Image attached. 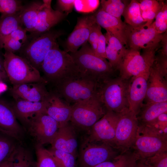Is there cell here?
Returning a JSON list of instances; mask_svg holds the SVG:
<instances>
[{
	"label": "cell",
	"instance_id": "obj_28",
	"mask_svg": "<svg viewBox=\"0 0 167 167\" xmlns=\"http://www.w3.org/2000/svg\"><path fill=\"white\" fill-rule=\"evenodd\" d=\"M139 160L135 152L127 150L117 155L112 159L103 162L94 167H135Z\"/></svg>",
	"mask_w": 167,
	"mask_h": 167
},
{
	"label": "cell",
	"instance_id": "obj_38",
	"mask_svg": "<svg viewBox=\"0 0 167 167\" xmlns=\"http://www.w3.org/2000/svg\"><path fill=\"white\" fill-rule=\"evenodd\" d=\"M104 35L106 44L109 45L117 52L122 61L126 54L127 49L118 38L108 32H106Z\"/></svg>",
	"mask_w": 167,
	"mask_h": 167
},
{
	"label": "cell",
	"instance_id": "obj_34",
	"mask_svg": "<svg viewBox=\"0 0 167 167\" xmlns=\"http://www.w3.org/2000/svg\"><path fill=\"white\" fill-rule=\"evenodd\" d=\"M36 167H58L49 150L43 146L35 145Z\"/></svg>",
	"mask_w": 167,
	"mask_h": 167
},
{
	"label": "cell",
	"instance_id": "obj_25",
	"mask_svg": "<svg viewBox=\"0 0 167 167\" xmlns=\"http://www.w3.org/2000/svg\"><path fill=\"white\" fill-rule=\"evenodd\" d=\"M43 3V2L34 1L24 6L20 13V18L23 26L27 32L30 33L35 29L38 13Z\"/></svg>",
	"mask_w": 167,
	"mask_h": 167
},
{
	"label": "cell",
	"instance_id": "obj_36",
	"mask_svg": "<svg viewBox=\"0 0 167 167\" xmlns=\"http://www.w3.org/2000/svg\"><path fill=\"white\" fill-rule=\"evenodd\" d=\"M155 21L152 23L156 31L162 34L167 29V4L164 2L162 7L157 13Z\"/></svg>",
	"mask_w": 167,
	"mask_h": 167
},
{
	"label": "cell",
	"instance_id": "obj_51",
	"mask_svg": "<svg viewBox=\"0 0 167 167\" xmlns=\"http://www.w3.org/2000/svg\"><path fill=\"white\" fill-rule=\"evenodd\" d=\"M139 161H138V164L139 167H151L145 163L142 160H139Z\"/></svg>",
	"mask_w": 167,
	"mask_h": 167
},
{
	"label": "cell",
	"instance_id": "obj_5",
	"mask_svg": "<svg viewBox=\"0 0 167 167\" xmlns=\"http://www.w3.org/2000/svg\"><path fill=\"white\" fill-rule=\"evenodd\" d=\"M3 56L4 70L13 85L45 81L39 71L24 58L7 51H5Z\"/></svg>",
	"mask_w": 167,
	"mask_h": 167
},
{
	"label": "cell",
	"instance_id": "obj_14",
	"mask_svg": "<svg viewBox=\"0 0 167 167\" xmlns=\"http://www.w3.org/2000/svg\"><path fill=\"white\" fill-rule=\"evenodd\" d=\"M119 117V113L107 111L88 131V135L85 139L89 142L105 143L115 148V130Z\"/></svg>",
	"mask_w": 167,
	"mask_h": 167
},
{
	"label": "cell",
	"instance_id": "obj_40",
	"mask_svg": "<svg viewBox=\"0 0 167 167\" xmlns=\"http://www.w3.org/2000/svg\"><path fill=\"white\" fill-rule=\"evenodd\" d=\"M101 28L95 23L92 26L88 41L93 52L95 54L96 52L99 38L101 32Z\"/></svg>",
	"mask_w": 167,
	"mask_h": 167
},
{
	"label": "cell",
	"instance_id": "obj_6",
	"mask_svg": "<svg viewBox=\"0 0 167 167\" xmlns=\"http://www.w3.org/2000/svg\"><path fill=\"white\" fill-rule=\"evenodd\" d=\"M139 160L167 151V136L148 125H139L132 146Z\"/></svg>",
	"mask_w": 167,
	"mask_h": 167
},
{
	"label": "cell",
	"instance_id": "obj_13",
	"mask_svg": "<svg viewBox=\"0 0 167 167\" xmlns=\"http://www.w3.org/2000/svg\"><path fill=\"white\" fill-rule=\"evenodd\" d=\"M138 126L137 115L129 109L119 113L115 130V148L124 151L132 147Z\"/></svg>",
	"mask_w": 167,
	"mask_h": 167
},
{
	"label": "cell",
	"instance_id": "obj_42",
	"mask_svg": "<svg viewBox=\"0 0 167 167\" xmlns=\"http://www.w3.org/2000/svg\"><path fill=\"white\" fill-rule=\"evenodd\" d=\"M164 3L163 1H161V3L158 6L149 10L141 12L142 17L146 22L144 24L145 25L148 26L152 24L153 20L162 7Z\"/></svg>",
	"mask_w": 167,
	"mask_h": 167
},
{
	"label": "cell",
	"instance_id": "obj_21",
	"mask_svg": "<svg viewBox=\"0 0 167 167\" xmlns=\"http://www.w3.org/2000/svg\"><path fill=\"white\" fill-rule=\"evenodd\" d=\"M45 81L30 82L13 85L11 89L14 99H21L32 102L43 101L49 91L46 88Z\"/></svg>",
	"mask_w": 167,
	"mask_h": 167
},
{
	"label": "cell",
	"instance_id": "obj_39",
	"mask_svg": "<svg viewBox=\"0 0 167 167\" xmlns=\"http://www.w3.org/2000/svg\"><path fill=\"white\" fill-rule=\"evenodd\" d=\"M25 44L22 42L11 39H0V48L14 54L19 52Z\"/></svg>",
	"mask_w": 167,
	"mask_h": 167
},
{
	"label": "cell",
	"instance_id": "obj_26",
	"mask_svg": "<svg viewBox=\"0 0 167 167\" xmlns=\"http://www.w3.org/2000/svg\"><path fill=\"white\" fill-rule=\"evenodd\" d=\"M10 167H36V161L31 152L19 143L11 155Z\"/></svg>",
	"mask_w": 167,
	"mask_h": 167
},
{
	"label": "cell",
	"instance_id": "obj_3",
	"mask_svg": "<svg viewBox=\"0 0 167 167\" xmlns=\"http://www.w3.org/2000/svg\"><path fill=\"white\" fill-rule=\"evenodd\" d=\"M80 72L101 83L116 76L115 71L106 59L96 55L86 42L74 53H70Z\"/></svg>",
	"mask_w": 167,
	"mask_h": 167
},
{
	"label": "cell",
	"instance_id": "obj_20",
	"mask_svg": "<svg viewBox=\"0 0 167 167\" xmlns=\"http://www.w3.org/2000/svg\"><path fill=\"white\" fill-rule=\"evenodd\" d=\"M44 101L46 113L58 122L59 128L70 122L72 113L71 105L51 91Z\"/></svg>",
	"mask_w": 167,
	"mask_h": 167
},
{
	"label": "cell",
	"instance_id": "obj_11",
	"mask_svg": "<svg viewBox=\"0 0 167 167\" xmlns=\"http://www.w3.org/2000/svg\"><path fill=\"white\" fill-rule=\"evenodd\" d=\"M114 148L108 144L84 139L79 155V167H94L112 159L118 155Z\"/></svg>",
	"mask_w": 167,
	"mask_h": 167
},
{
	"label": "cell",
	"instance_id": "obj_10",
	"mask_svg": "<svg viewBox=\"0 0 167 167\" xmlns=\"http://www.w3.org/2000/svg\"><path fill=\"white\" fill-rule=\"evenodd\" d=\"M125 34L128 49L138 50L159 45L163 35L156 31L152 23L135 27L126 24Z\"/></svg>",
	"mask_w": 167,
	"mask_h": 167
},
{
	"label": "cell",
	"instance_id": "obj_35",
	"mask_svg": "<svg viewBox=\"0 0 167 167\" xmlns=\"http://www.w3.org/2000/svg\"><path fill=\"white\" fill-rule=\"evenodd\" d=\"M22 2L18 0H0V18L19 13L23 8Z\"/></svg>",
	"mask_w": 167,
	"mask_h": 167
},
{
	"label": "cell",
	"instance_id": "obj_29",
	"mask_svg": "<svg viewBox=\"0 0 167 167\" xmlns=\"http://www.w3.org/2000/svg\"><path fill=\"white\" fill-rule=\"evenodd\" d=\"M122 15L125 23L131 26L138 27L146 23L142 17L138 1L131 0L126 6Z\"/></svg>",
	"mask_w": 167,
	"mask_h": 167
},
{
	"label": "cell",
	"instance_id": "obj_1",
	"mask_svg": "<svg viewBox=\"0 0 167 167\" xmlns=\"http://www.w3.org/2000/svg\"><path fill=\"white\" fill-rule=\"evenodd\" d=\"M40 71L47 84L53 86L80 72L70 54L61 50L57 41L45 57Z\"/></svg>",
	"mask_w": 167,
	"mask_h": 167
},
{
	"label": "cell",
	"instance_id": "obj_15",
	"mask_svg": "<svg viewBox=\"0 0 167 167\" xmlns=\"http://www.w3.org/2000/svg\"><path fill=\"white\" fill-rule=\"evenodd\" d=\"M166 75L154 60L150 70L145 99L147 103L167 101Z\"/></svg>",
	"mask_w": 167,
	"mask_h": 167
},
{
	"label": "cell",
	"instance_id": "obj_49",
	"mask_svg": "<svg viewBox=\"0 0 167 167\" xmlns=\"http://www.w3.org/2000/svg\"><path fill=\"white\" fill-rule=\"evenodd\" d=\"M7 89V85L0 76V95L6 91Z\"/></svg>",
	"mask_w": 167,
	"mask_h": 167
},
{
	"label": "cell",
	"instance_id": "obj_7",
	"mask_svg": "<svg viewBox=\"0 0 167 167\" xmlns=\"http://www.w3.org/2000/svg\"><path fill=\"white\" fill-rule=\"evenodd\" d=\"M71 106V123L75 128L87 131L107 111L97 93L89 99L75 103Z\"/></svg>",
	"mask_w": 167,
	"mask_h": 167
},
{
	"label": "cell",
	"instance_id": "obj_41",
	"mask_svg": "<svg viewBox=\"0 0 167 167\" xmlns=\"http://www.w3.org/2000/svg\"><path fill=\"white\" fill-rule=\"evenodd\" d=\"M153 127L161 133L167 135V113L160 115L151 123L146 124Z\"/></svg>",
	"mask_w": 167,
	"mask_h": 167
},
{
	"label": "cell",
	"instance_id": "obj_44",
	"mask_svg": "<svg viewBox=\"0 0 167 167\" xmlns=\"http://www.w3.org/2000/svg\"><path fill=\"white\" fill-rule=\"evenodd\" d=\"M106 38L101 32L99 35L95 54L98 56L106 59Z\"/></svg>",
	"mask_w": 167,
	"mask_h": 167
},
{
	"label": "cell",
	"instance_id": "obj_19",
	"mask_svg": "<svg viewBox=\"0 0 167 167\" xmlns=\"http://www.w3.org/2000/svg\"><path fill=\"white\" fill-rule=\"evenodd\" d=\"M149 73L150 71L143 73L130 79L128 92V109L137 116L143 105Z\"/></svg>",
	"mask_w": 167,
	"mask_h": 167
},
{
	"label": "cell",
	"instance_id": "obj_48",
	"mask_svg": "<svg viewBox=\"0 0 167 167\" xmlns=\"http://www.w3.org/2000/svg\"><path fill=\"white\" fill-rule=\"evenodd\" d=\"M4 58L3 56L0 54V76L5 81L8 79L4 67Z\"/></svg>",
	"mask_w": 167,
	"mask_h": 167
},
{
	"label": "cell",
	"instance_id": "obj_52",
	"mask_svg": "<svg viewBox=\"0 0 167 167\" xmlns=\"http://www.w3.org/2000/svg\"><path fill=\"white\" fill-rule=\"evenodd\" d=\"M135 167H139L138 164V161Z\"/></svg>",
	"mask_w": 167,
	"mask_h": 167
},
{
	"label": "cell",
	"instance_id": "obj_45",
	"mask_svg": "<svg viewBox=\"0 0 167 167\" xmlns=\"http://www.w3.org/2000/svg\"><path fill=\"white\" fill-rule=\"evenodd\" d=\"M74 0H58L57 4L60 11L65 12L66 15L71 12L75 6Z\"/></svg>",
	"mask_w": 167,
	"mask_h": 167
},
{
	"label": "cell",
	"instance_id": "obj_18",
	"mask_svg": "<svg viewBox=\"0 0 167 167\" xmlns=\"http://www.w3.org/2000/svg\"><path fill=\"white\" fill-rule=\"evenodd\" d=\"M0 132L22 143L25 131L19 123L11 105L0 99Z\"/></svg>",
	"mask_w": 167,
	"mask_h": 167
},
{
	"label": "cell",
	"instance_id": "obj_31",
	"mask_svg": "<svg viewBox=\"0 0 167 167\" xmlns=\"http://www.w3.org/2000/svg\"><path fill=\"white\" fill-rule=\"evenodd\" d=\"M19 143L13 138L0 132V164L9 160Z\"/></svg>",
	"mask_w": 167,
	"mask_h": 167
},
{
	"label": "cell",
	"instance_id": "obj_32",
	"mask_svg": "<svg viewBox=\"0 0 167 167\" xmlns=\"http://www.w3.org/2000/svg\"><path fill=\"white\" fill-rule=\"evenodd\" d=\"M126 2L121 0H102L101 9L110 15L122 20L121 16L128 4Z\"/></svg>",
	"mask_w": 167,
	"mask_h": 167
},
{
	"label": "cell",
	"instance_id": "obj_8",
	"mask_svg": "<svg viewBox=\"0 0 167 167\" xmlns=\"http://www.w3.org/2000/svg\"><path fill=\"white\" fill-rule=\"evenodd\" d=\"M159 46L143 49L141 54L140 50L128 49L118 69L119 75L124 79H129L150 71Z\"/></svg>",
	"mask_w": 167,
	"mask_h": 167
},
{
	"label": "cell",
	"instance_id": "obj_24",
	"mask_svg": "<svg viewBox=\"0 0 167 167\" xmlns=\"http://www.w3.org/2000/svg\"><path fill=\"white\" fill-rule=\"evenodd\" d=\"M93 15L96 23L101 27L118 38L124 46L126 45L125 34L126 24L101 9H99Z\"/></svg>",
	"mask_w": 167,
	"mask_h": 167
},
{
	"label": "cell",
	"instance_id": "obj_37",
	"mask_svg": "<svg viewBox=\"0 0 167 167\" xmlns=\"http://www.w3.org/2000/svg\"><path fill=\"white\" fill-rule=\"evenodd\" d=\"M142 160L151 167H167V152H159Z\"/></svg>",
	"mask_w": 167,
	"mask_h": 167
},
{
	"label": "cell",
	"instance_id": "obj_12",
	"mask_svg": "<svg viewBox=\"0 0 167 167\" xmlns=\"http://www.w3.org/2000/svg\"><path fill=\"white\" fill-rule=\"evenodd\" d=\"M59 128L58 122L45 113H39L30 120L25 129L35 145L50 144Z\"/></svg>",
	"mask_w": 167,
	"mask_h": 167
},
{
	"label": "cell",
	"instance_id": "obj_30",
	"mask_svg": "<svg viewBox=\"0 0 167 167\" xmlns=\"http://www.w3.org/2000/svg\"><path fill=\"white\" fill-rule=\"evenodd\" d=\"M21 12L15 15L0 18V39L8 35L18 28L23 27L21 19Z\"/></svg>",
	"mask_w": 167,
	"mask_h": 167
},
{
	"label": "cell",
	"instance_id": "obj_50",
	"mask_svg": "<svg viewBox=\"0 0 167 167\" xmlns=\"http://www.w3.org/2000/svg\"><path fill=\"white\" fill-rule=\"evenodd\" d=\"M11 162L10 158L9 160L0 164V167H10Z\"/></svg>",
	"mask_w": 167,
	"mask_h": 167
},
{
	"label": "cell",
	"instance_id": "obj_46",
	"mask_svg": "<svg viewBox=\"0 0 167 167\" xmlns=\"http://www.w3.org/2000/svg\"><path fill=\"white\" fill-rule=\"evenodd\" d=\"M141 12L151 9L159 5L161 1L142 0L138 1Z\"/></svg>",
	"mask_w": 167,
	"mask_h": 167
},
{
	"label": "cell",
	"instance_id": "obj_17",
	"mask_svg": "<svg viewBox=\"0 0 167 167\" xmlns=\"http://www.w3.org/2000/svg\"><path fill=\"white\" fill-rule=\"evenodd\" d=\"M36 27L33 31L28 35V41L34 39L47 32L62 20L66 15L59 10H54L51 7V0H43Z\"/></svg>",
	"mask_w": 167,
	"mask_h": 167
},
{
	"label": "cell",
	"instance_id": "obj_4",
	"mask_svg": "<svg viewBox=\"0 0 167 167\" xmlns=\"http://www.w3.org/2000/svg\"><path fill=\"white\" fill-rule=\"evenodd\" d=\"M130 79L119 75L100 83L97 93L107 111L119 113L128 109V92Z\"/></svg>",
	"mask_w": 167,
	"mask_h": 167
},
{
	"label": "cell",
	"instance_id": "obj_33",
	"mask_svg": "<svg viewBox=\"0 0 167 167\" xmlns=\"http://www.w3.org/2000/svg\"><path fill=\"white\" fill-rule=\"evenodd\" d=\"M49 150L58 167H76V157L74 155L51 148Z\"/></svg>",
	"mask_w": 167,
	"mask_h": 167
},
{
	"label": "cell",
	"instance_id": "obj_23",
	"mask_svg": "<svg viewBox=\"0 0 167 167\" xmlns=\"http://www.w3.org/2000/svg\"><path fill=\"white\" fill-rule=\"evenodd\" d=\"M75 127L69 122L59 128L51 143V148L78 155V143Z\"/></svg>",
	"mask_w": 167,
	"mask_h": 167
},
{
	"label": "cell",
	"instance_id": "obj_47",
	"mask_svg": "<svg viewBox=\"0 0 167 167\" xmlns=\"http://www.w3.org/2000/svg\"><path fill=\"white\" fill-rule=\"evenodd\" d=\"M161 49L160 50V54L164 56H167V31L163 35L161 41Z\"/></svg>",
	"mask_w": 167,
	"mask_h": 167
},
{
	"label": "cell",
	"instance_id": "obj_2",
	"mask_svg": "<svg viewBox=\"0 0 167 167\" xmlns=\"http://www.w3.org/2000/svg\"><path fill=\"white\" fill-rule=\"evenodd\" d=\"M100 83L93 77L80 72L54 85L51 91L67 103L73 104L96 95Z\"/></svg>",
	"mask_w": 167,
	"mask_h": 167
},
{
	"label": "cell",
	"instance_id": "obj_27",
	"mask_svg": "<svg viewBox=\"0 0 167 167\" xmlns=\"http://www.w3.org/2000/svg\"><path fill=\"white\" fill-rule=\"evenodd\" d=\"M142 107L141 111L139 112H140L139 119L142 122L141 124H149L161 114L167 113V101L147 103Z\"/></svg>",
	"mask_w": 167,
	"mask_h": 167
},
{
	"label": "cell",
	"instance_id": "obj_22",
	"mask_svg": "<svg viewBox=\"0 0 167 167\" xmlns=\"http://www.w3.org/2000/svg\"><path fill=\"white\" fill-rule=\"evenodd\" d=\"M11 105L17 119L24 130L35 116L41 113H46L44 101L35 102L17 99H14Z\"/></svg>",
	"mask_w": 167,
	"mask_h": 167
},
{
	"label": "cell",
	"instance_id": "obj_16",
	"mask_svg": "<svg viewBox=\"0 0 167 167\" xmlns=\"http://www.w3.org/2000/svg\"><path fill=\"white\" fill-rule=\"evenodd\" d=\"M96 23L93 15L78 18L74 30L65 41L64 51L74 53L88 41L93 24Z\"/></svg>",
	"mask_w": 167,
	"mask_h": 167
},
{
	"label": "cell",
	"instance_id": "obj_9",
	"mask_svg": "<svg viewBox=\"0 0 167 167\" xmlns=\"http://www.w3.org/2000/svg\"><path fill=\"white\" fill-rule=\"evenodd\" d=\"M63 34L60 31L50 30L28 41L19 52V56L27 60L40 71L46 54L57 41V39Z\"/></svg>",
	"mask_w": 167,
	"mask_h": 167
},
{
	"label": "cell",
	"instance_id": "obj_43",
	"mask_svg": "<svg viewBox=\"0 0 167 167\" xmlns=\"http://www.w3.org/2000/svg\"><path fill=\"white\" fill-rule=\"evenodd\" d=\"M27 32L24 27H20L16 29L8 35L1 39H11L18 41L26 44L28 41Z\"/></svg>",
	"mask_w": 167,
	"mask_h": 167
}]
</instances>
